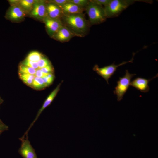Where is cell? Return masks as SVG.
<instances>
[{
  "mask_svg": "<svg viewBox=\"0 0 158 158\" xmlns=\"http://www.w3.org/2000/svg\"><path fill=\"white\" fill-rule=\"evenodd\" d=\"M66 27L74 34L79 35L85 33L88 28L87 23L81 14H63L62 17Z\"/></svg>",
  "mask_w": 158,
  "mask_h": 158,
  "instance_id": "6da1fadb",
  "label": "cell"
},
{
  "mask_svg": "<svg viewBox=\"0 0 158 158\" xmlns=\"http://www.w3.org/2000/svg\"><path fill=\"white\" fill-rule=\"evenodd\" d=\"M151 0H111L110 2L104 8L107 18L116 17L124 10L135 2L142 1L152 3Z\"/></svg>",
  "mask_w": 158,
  "mask_h": 158,
  "instance_id": "7a4b0ae2",
  "label": "cell"
},
{
  "mask_svg": "<svg viewBox=\"0 0 158 158\" xmlns=\"http://www.w3.org/2000/svg\"><path fill=\"white\" fill-rule=\"evenodd\" d=\"M87 13L92 25L98 24L104 22L107 18L104 8L92 0L89 1L86 6Z\"/></svg>",
  "mask_w": 158,
  "mask_h": 158,
  "instance_id": "3957f363",
  "label": "cell"
},
{
  "mask_svg": "<svg viewBox=\"0 0 158 158\" xmlns=\"http://www.w3.org/2000/svg\"><path fill=\"white\" fill-rule=\"evenodd\" d=\"M135 75V74H130L128 70H126L124 76L119 78V80L117 81V85L113 92L114 94L117 96L118 101L123 99V95L130 86L131 79Z\"/></svg>",
  "mask_w": 158,
  "mask_h": 158,
  "instance_id": "277c9868",
  "label": "cell"
},
{
  "mask_svg": "<svg viewBox=\"0 0 158 158\" xmlns=\"http://www.w3.org/2000/svg\"><path fill=\"white\" fill-rule=\"evenodd\" d=\"M132 59L128 61H123L118 65H116L114 63L111 65L99 68L97 65H95L93 68V70L99 75L102 77L109 84L108 80L114 74L117 68L119 66H122L129 62H133V57L135 54L133 53Z\"/></svg>",
  "mask_w": 158,
  "mask_h": 158,
  "instance_id": "5b68a950",
  "label": "cell"
},
{
  "mask_svg": "<svg viewBox=\"0 0 158 158\" xmlns=\"http://www.w3.org/2000/svg\"><path fill=\"white\" fill-rule=\"evenodd\" d=\"M25 135L26 138L23 135L19 138L21 143L18 153L23 158H37L35 150L28 140V135Z\"/></svg>",
  "mask_w": 158,
  "mask_h": 158,
  "instance_id": "8992f818",
  "label": "cell"
},
{
  "mask_svg": "<svg viewBox=\"0 0 158 158\" xmlns=\"http://www.w3.org/2000/svg\"><path fill=\"white\" fill-rule=\"evenodd\" d=\"M63 82L62 81L51 92L49 95L47 97L46 100L44 101L41 107L39 110L35 118L31 124L29 128L26 132L25 133L24 135L28 134V132L31 128L32 127L35 122L37 120L40 116V115L42 111L47 107L50 105L52 102L55 97L56 96L60 90V87L61 85Z\"/></svg>",
  "mask_w": 158,
  "mask_h": 158,
  "instance_id": "52a82bcc",
  "label": "cell"
},
{
  "mask_svg": "<svg viewBox=\"0 0 158 158\" xmlns=\"http://www.w3.org/2000/svg\"><path fill=\"white\" fill-rule=\"evenodd\" d=\"M25 15V11L21 6L14 5L12 6L8 10L5 17L11 20L18 21L22 19Z\"/></svg>",
  "mask_w": 158,
  "mask_h": 158,
  "instance_id": "ba28073f",
  "label": "cell"
},
{
  "mask_svg": "<svg viewBox=\"0 0 158 158\" xmlns=\"http://www.w3.org/2000/svg\"><path fill=\"white\" fill-rule=\"evenodd\" d=\"M46 5L44 1H35L30 12L31 16L40 20H44L47 16Z\"/></svg>",
  "mask_w": 158,
  "mask_h": 158,
  "instance_id": "9c48e42d",
  "label": "cell"
},
{
  "mask_svg": "<svg viewBox=\"0 0 158 158\" xmlns=\"http://www.w3.org/2000/svg\"><path fill=\"white\" fill-rule=\"evenodd\" d=\"M48 34L53 36L63 25L60 19H53L47 16L43 20Z\"/></svg>",
  "mask_w": 158,
  "mask_h": 158,
  "instance_id": "30bf717a",
  "label": "cell"
},
{
  "mask_svg": "<svg viewBox=\"0 0 158 158\" xmlns=\"http://www.w3.org/2000/svg\"><path fill=\"white\" fill-rule=\"evenodd\" d=\"M158 77V74L152 78L149 79L137 77L130 83V86L133 87L142 92L146 93L149 91V82L153 79Z\"/></svg>",
  "mask_w": 158,
  "mask_h": 158,
  "instance_id": "8fae6325",
  "label": "cell"
},
{
  "mask_svg": "<svg viewBox=\"0 0 158 158\" xmlns=\"http://www.w3.org/2000/svg\"><path fill=\"white\" fill-rule=\"evenodd\" d=\"M47 16L51 18L60 19L62 18L64 13L61 8L57 5L51 2L46 6Z\"/></svg>",
  "mask_w": 158,
  "mask_h": 158,
  "instance_id": "7c38bea8",
  "label": "cell"
},
{
  "mask_svg": "<svg viewBox=\"0 0 158 158\" xmlns=\"http://www.w3.org/2000/svg\"><path fill=\"white\" fill-rule=\"evenodd\" d=\"M73 35L69 28L63 25L53 36L57 40L63 42L69 40Z\"/></svg>",
  "mask_w": 158,
  "mask_h": 158,
  "instance_id": "4fadbf2b",
  "label": "cell"
},
{
  "mask_svg": "<svg viewBox=\"0 0 158 158\" xmlns=\"http://www.w3.org/2000/svg\"><path fill=\"white\" fill-rule=\"evenodd\" d=\"M64 13L67 14H81L83 11V8L76 4L68 2L61 6H59Z\"/></svg>",
  "mask_w": 158,
  "mask_h": 158,
  "instance_id": "5bb4252c",
  "label": "cell"
},
{
  "mask_svg": "<svg viewBox=\"0 0 158 158\" xmlns=\"http://www.w3.org/2000/svg\"><path fill=\"white\" fill-rule=\"evenodd\" d=\"M47 87L42 78L35 77L31 87L37 90H41Z\"/></svg>",
  "mask_w": 158,
  "mask_h": 158,
  "instance_id": "9a60e30c",
  "label": "cell"
},
{
  "mask_svg": "<svg viewBox=\"0 0 158 158\" xmlns=\"http://www.w3.org/2000/svg\"><path fill=\"white\" fill-rule=\"evenodd\" d=\"M20 78L27 85L31 87L33 81L35 77L34 75L28 74L19 73Z\"/></svg>",
  "mask_w": 158,
  "mask_h": 158,
  "instance_id": "2e32d148",
  "label": "cell"
},
{
  "mask_svg": "<svg viewBox=\"0 0 158 158\" xmlns=\"http://www.w3.org/2000/svg\"><path fill=\"white\" fill-rule=\"evenodd\" d=\"M36 70L27 66L20 64L18 67V73L28 74L35 75Z\"/></svg>",
  "mask_w": 158,
  "mask_h": 158,
  "instance_id": "e0dca14e",
  "label": "cell"
},
{
  "mask_svg": "<svg viewBox=\"0 0 158 158\" xmlns=\"http://www.w3.org/2000/svg\"><path fill=\"white\" fill-rule=\"evenodd\" d=\"M43 56L41 53L38 51H33L28 54L26 59L31 61L37 62Z\"/></svg>",
  "mask_w": 158,
  "mask_h": 158,
  "instance_id": "ac0fdd59",
  "label": "cell"
},
{
  "mask_svg": "<svg viewBox=\"0 0 158 158\" xmlns=\"http://www.w3.org/2000/svg\"><path fill=\"white\" fill-rule=\"evenodd\" d=\"M21 8L26 11L31 10L35 1L33 0H22L20 1Z\"/></svg>",
  "mask_w": 158,
  "mask_h": 158,
  "instance_id": "d6986e66",
  "label": "cell"
},
{
  "mask_svg": "<svg viewBox=\"0 0 158 158\" xmlns=\"http://www.w3.org/2000/svg\"><path fill=\"white\" fill-rule=\"evenodd\" d=\"M54 75L53 73H49L46 76L42 78L47 86L51 85L53 82L54 79Z\"/></svg>",
  "mask_w": 158,
  "mask_h": 158,
  "instance_id": "ffe728a7",
  "label": "cell"
},
{
  "mask_svg": "<svg viewBox=\"0 0 158 158\" xmlns=\"http://www.w3.org/2000/svg\"><path fill=\"white\" fill-rule=\"evenodd\" d=\"M37 63L39 69L42 68L51 64L49 60L44 56L38 61Z\"/></svg>",
  "mask_w": 158,
  "mask_h": 158,
  "instance_id": "44dd1931",
  "label": "cell"
},
{
  "mask_svg": "<svg viewBox=\"0 0 158 158\" xmlns=\"http://www.w3.org/2000/svg\"><path fill=\"white\" fill-rule=\"evenodd\" d=\"M21 64L32 68L35 70L39 69L37 62H34L25 59L22 62Z\"/></svg>",
  "mask_w": 158,
  "mask_h": 158,
  "instance_id": "7402d4cb",
  "label": "cell"
},
{
  "mask_svg": "<svg viewBox=\"0 0 158 158\" xmlns=\"http://www.w3.org/2000/svg\"><path fill=\"white\" fill-rule=\"evenodd\" d=\"M68 1L83 8L87 6L89 2V1L87 0H68Z\"/></svg>",
  "mask_w": 158,
  "mask_h": 158,
  "instance_id": "603a6c76",
  "label": "cell"
},
{
  "mask_svg": "<svg viewBox=\"0 0 158 158\" xmlns=\"http://www.w3.org/2000/svg\"><path fill=\"white\" fill-rule=\"evenodd\" d=\"M40 69L42 72L46 73H53L54 72V69L51 64Z\"/></svg>",
  "mask_w": 158,
  "mask_h": 158,
  "instance_id": "cb8c5ba5",
  "label": "cell"
},
{
  "mask_svg": "<svg viewBox=\"0 0 158 158\" xmlns=\"http://www.w3.org/2000/svg\"><path fill=\"white\" fill-rule=\"evenodd\" d=\"M95 3L100 5H104V6L107 5L110 2L111 0H92Z\"/></svg>",
  "mask_w": 158,
  "mask_h": 158,
  "instance_id": "d4e9b609",
  "label": "cell"
},
{
  "mask_svg": "<svg viewBox=\"0 0 158 158\" xmlns=\"http://www.w3.org/2000/svg\"><path fill=\"white\" fill-rule=\"evenodd\" d=\"M8 130V126L4 124L0 119V135L3 132Z\"/></svg>",
  "mask_w": 158,
  "mask_h": 158,
  "instance_id": "484cf974",
  "label": "cell"
},
{
  "mask_svg": "<svg viewBox=\"0 0 158 158\" xmlns=\"http://www.w3.org/2000/svg\"><path fill=\"white\" fill-rule=\"evenodd\" d=\"M68 2V0H54L51 2L59 6H61Z\"/></svg>",
  "mask_w": 158,
  "mask_h": 158,
  "instance_id": "4316f807",
  "label": "cell"
},
{
  "mask_svg": "<svg viewBox=\"0 0 158 158\" xmlns=\"http://www.w3.org/2000/svg\"><path fill=\"white\" fill-rule=\"evenodd\" d=\"M48 74L46 73L42 72L40 69L36 70L35 75V77L42 78L46 76Z\"/></svg>",
  "mask_w": 158,
  "mask_h": 158,
  "instance_id": "83f0119b",
  "label": "cell"
},
{
  "mask_svg": "<svg viewBox=\"0 0 158 158\" xmlns=\"http://www.w3.org/2000/svg\"><path fill=\"white\" fill-rule=\"evenodd\" d=\"M4 100H3L1 98V97L0 96V106L1 105V104L3 102Z\"/></svg>",
  "mask_w": 158,
  "mask_h": 158,
  "instance_id": "f1b7e54d",
  "label": "cell"
}]
</instances>
